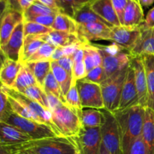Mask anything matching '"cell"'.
<instances>
[{"label": "cell", "mask_w": 154, "mask_h": 154, "mask_svg": "<svg viewBox=\"0 0 154 154\" xmlns=\"http://www.w3.org/2000/svg\"><path fill=\"white\" fill-rule=\"evenodd\" d=\"M5 1H7V0H0V3L2 2H5Z\"/></svg>", "instance_id": "58"}, {"label": "cell", "mask_w": 154, "mask_h": 154, "mask_svg": "<svg viewBox=\"0 0 154 154\" xmlns=\"http://www.w3.org/2000/svg\"><path fill=\"white\" fill-rule=\"evenodd\" d=\"M146 108L138 105L113 113L120 129L123 154H128L134 141L142 135Z\"/></svg>", "instance_id": "1"}, {"label": "cell", "mask_w": 154, "mask_h": 154, "mask_svg": "<svg viewBox=\"0 0 154 154\" xmlns=\"http://www.w3.org/2000/svg\"><path fill=\"white\" fill-rule=\"evenodd\" d=\"M99 154H111L108 152V150H107L106 148L105 147V146L102 144V145H101L100 147V150H99Z\"/></svg>", "instance_id": "55"}, {"label": "cell", "mask_w": 154, "mask_h": 154, "mask_svg": "<svg viewBox=\"0 0 154 154\" xmlns=\"http://www.w3.org/2000/svg\"><path fill=\"white\" fill-rule=\"evenodd\" d=\"M56 47L49 43H45L39 49L27 60L26 63H34L41 61H51V57Z\"/></svg>", "instance_id": "39"}, {"label": "cell", "mask_w": 154, "mask_h": 154, "mask_svg": "<svg viewBox=\"0 0 154 154\" xmlns=\"http://www.w3.org/2000/svg\"><path fill=\"white\" fill-rule=\"evenodd\" d=\"M76 83L77 81H72V86L68 91L67 94L65 96V99H66V105H67L69 108H72L81 117L83 108L82 105H81Z\"/></svg>", "instance_id": "35"}, {"label": "cell", "mask_w": 154, "mask_h": 154, "mask_svg": "<svg viewBox=\"0 0 154 154\" xmlns=\"http://www.w3.org/2000/svg\"><path fill=\"white\" fill-rule=\"evenodd\" d=\"M51 112L53 123L63 136L72 138L79 133L82 127L81 117L67 105L60 102Z\"/></svg>", "instance_id": "3"}, {"label": "cell", "mask_w": 154, "mask_h": 154, "mask_svg": "<svg viewBox=\"0 0 154 154\" xmlns=\"http://www.w3.org/2000/svg\"><path fill=\"white\" fill-rule=\"evenodd\" d=\"M5 122L22 131L28 135L31 140H38L57 136L55 132L48 125L20 117L12 111Z\"/></svg>", "instance_id": "6"}, {"label": "cell", "mask_w": 154, "mask_h": 154, "mask_svg": "<svg viewBox=\"0 0 154 154\" xmlns=\"http://www.w3.org/2000/svg\"><path fill=\"white\" fill-rule=\"evenodd\" d=\"M4 147L8 153L25 151L32 154H75L78 151L73 140L64 136L31 140L17 145Z\"/></svg>", "instance_id": "2"}, {"label": "cell", "mask_w": 154, "mask_h": 154, "mask_svg": "<svg viewBox=\"0 0 154 154\" xmlns=\"http://www.w3.org/2000/svg\"><path fill=\"white\" fill-rule=\"evenodd\" d=\"M140 28L141 35L129 54L136 57L154 54V29Z\"/></svg>", "instance_id": "19"}, {"label": "cell", "mask_w": 154, "mask_h": 154, "mask_svg": "<svg viewBox=\"0 0 154 154\" xmlns=\"http://www.w3.org/2000/svg\"><path fill=\"white\" fill-rule=\"evenodd\" d=\"M50 27L45 26L41 24L31 21H23V34L24 37L28 35H46L52 31Z\"/></svg>", "instance_id": "41"}, {"label": "cell", "mask_w": 154, "mask_h": 154, "mask_svg": "<svg viewBox=\"0 0 154 154\" xmlns=\"http://www.w3.org/2000/svg\"><path fill=\"white\" fill-rule=\"evenodd\" d=\"M141 35V28L124 26L111 27V42L123 49L130 52Z\"/></svg>", "instance_id": "11"}, {"label": "cell", "mask_w": 154, "mask_h": 154, "mask_svg": "<svg viewBox=\"0 0 154 154\" xmlns=\"http://www.w3.org/2000/svg\"><path fill=\"white\" fill-rule=\"evenodd\" d=\"M51 72L53 73L54 78L60 85L62 92L63 93V96L65 97L69 89H70L71 86H72V80H73L72 75H70L68 72H66L65 69H63L61 66H59L57 61H51Z\"/></svg>", "instance_id": "28"}, {"label": "cell", "mask_w": 154, "mask_h": 154, "mask_svg": "<svg viewBox=\"0 0 154 154\" xmlns=\"http://www.w3.org/2000/svg\"><path fill=\"white\" fill-rule=\"evenodd\" d=\"M51 29L57 31L66 32L69 33L77 34L78 23L74 20L72 17L66 14L59 12L56 15L55 20L53 23Z\"/></svg>", "instance_id": "31"}, {"label": "cell", "mask_w": 154, "mask_h": 154, "mask_svg": "<svg viewBox=\"0 0 154 154\" xmlns=\"http://www.w3.org/2000/svg\"><path fill=\"white\" fill-rule=\"evenodd\" d=\"M138 105V93L135 81V74L132 66L129 64L127 75L122 90L121 98L117 111H123L126 108Z\"/></svg>", "instance_id": "14"}, {"label": "cell", "mask_w": 154, "mask_h": 154, "mask_svg": "<svg viewBox=\"0 0 154 154\" xmlns=\"http://www.w3.org/2000/svg\"><path fill=\"white\" fill-rule=\"evenodd\" d=\"M130 66L134 70L135 81L138 93V105L144 108L147 107L148 93H147V77L145 68L143 63L142 57L130 55Z\"/></svg>", "instance_id": "13"}, {"label": "cell", "mask_w": 154, "mask_h": 154, "mask_svg": "<svg viewBox=\"0 0 154 154\" xmlns=\"http://www.w3.org/2000/svg\"><path fill=\"white\" fill-rule=\"evenodd\" d=\"M63 57H66L64 54V52H63V48H56V49L54 50V53H53L52 56L51 57V61H57L60 59L63 58Z\"/></svg>", "instance_id": "49"}, {"label": "cell", "mask_w": 154, "mask_h": 154, "mask_svg": "<svg viewBox=\"0 0 154 154\" xmlns=\"http://www.w3.org/2000/svg\"><path fill=\"white\" fill-rule=\"evenodd\" d=\"M37 1L40 2L42 3V4L48 6V7L51 8L59 11L58 7H57V0H37Z\"/></svg>", "instance_id": "50"}, {"label": "cell", "mask_w": 154, "mask_h": 154, "mask_svg": "<svg viewBox=\"0 0 154 154\" xmlns=\"http://www.w3.org/2000/svg\"><path fill=\"white\" fill-rule=\"evenodd\" d=\"M31 141V138L15 126L0 122V145L11 147Z\"/></svg>", "instance_id": "16"}, {"label": "cell", "mask_w": 154, "mask_h": 154, "mask_svg": "<svg viewBox=\"0 0 154 154\" xmlns=\"http://www.w3.org/2000/svg\"><path fill=\"white\" fill-rule=\"evenodd\" d=\"M78 152L81 154H99L102 145L100 127L83 126L79 133L72 137Z\"/></svg>", "instance_id": "9"}, {"label": "cell", "mask_w": 154, "mask_h": 154, "mask_svg": "<svg viewBox=\"0 0 154 154\" xmlns=\"http://www.w3.org/2000/svg\"><path fill=\"white\" fill-rule=\"evenodd\" d=\"M0 84H1V83H0Z\"/></svg>", "instance_id": "61"}, {"label": "cell", "mask_w": 154, "mask_h": 154, "mask_svg": "<svg viewBox=\"0 0 154 154\" xmlns=\"http://www.w3.org/2000/svg\"><path fill=\"white\" fill-rule=\"evenodd\" d=\"M22 63L7 58L0 70V83L4 87L12 88L18 74L22 67Z\"/></svg>", "instance_id": "22"}, {"label": "cell", "mask_w": 154, "mask_h": 154, "mask_svg": "<svg viewBox=\"0 0 154 154\" xmlns=\"http://www.w3.org/2000/svg\"><path fill=\"white\" fill-rule=\"evenodd\" d=\"M6 8H7V1L0 3V18H1L2 15L6 9Z\"/></svg>", "instance_id": "54"}, {"label": "cell", "mask_w": 154, "mask_h": 154, "mask_svg": "<svg viewBox=\"0 0 154 154\" xmlns=\"http://www.w3.org/2000/svg\"><path fill=\"white\" fill-rule=\"evenodd\" d=\"M45 43L46 42L43 40L41 35L26 36L20 54V63L22 64L26 63L27 60Z\"/></svg>", "instance_id": "25"}, {"label": "cell", "mask_w": 154, "mask_h": 154, "mask_svg": "<svg viewBox=\"0 0 154 154\" xmlns=\"http://www.w3.org/2000/svg\"><path fill=\"white\" fill-rule=\"evenodd\" d=\"M57 15V14H56ZM55 14L51 15H38V16H32L29 17L24 18L23 21H31V22L41 24L45 26L51 28L54 20L56 17Z\"/></svg>", "instance_id": "44"}, {"label": "cell", "mask_w": 154, "mask_h": 154, "mask_svg": "<svg viewBox=\"0 0 154 154\" xmlns=\"http://www.w3.org/2000/svg\"><path fill=\"white\" fill-rule=\"evenodd\" d=\"M6 59H7V57L5 56V53L3 52L2 49L0 48V70H1V69H2V67L4 63L5 62Z\"/></svg>", "instance_id": "52"}, {"label": "cell", "mask_w": 154, "mask_h": 154, "mask_svg": "<svg viewBox=\"0 0 154 154\" xmlns=\"http://www.w3.org/2000/svg\"><path fill=\"white\" fill-rule=\"evenodd\" d=\"M76 84L83 108H105L100 84L90 82L84 78L77 81Z\"/></svg>", "instance_id": "10"}, {"label": "cell", "mask_w": 154, "mask_h": 154, "mask_svg": "<svg viewBox=\"0 0 154 154\" xmlns=\"http://www.w3.org/2000/svg\"><path fill=\"white\" fill-rule=\"evenodd\" d=\"M90 3L85 5L82 6L79 9L76 11L74 16L72 18L78 24V25H83V24H87L91 23H102L108 25L109 26H111V25L108 23L105 20H104L102 17L96 14L92 8H90Z\"/></svg>", "instance_id": "26"}, {"label": "cell", "mask_w": 154, "mask_h": 154, "mask_svg": "<svg viewBox=\"0 0 154 154\" xmlns=\"http://www.w3.org/2000/svg\"><path fill=\"white\" fill-rule=\"evenodd\" d=\"M90 5L96 14L99 15L111 26H121L111 0H93L90 2Z\"/></svg>", "instance_id": "18"}, {"label": "cell", "mask_w": 154, "mask_h": 154, "mask_svg": "<svg viewBox=\"0 0 154 154\" xmlns=\"http://www.w3.org/2000/svg\"><path fill=\"white\" fill-rule=\"evenodd\" d=\"M0 154H8V153L7 152V150L5 149V147L1 145H0Z\"/></svg>", "instance_id": "57"}, {"label": "cell", "mask_w": 154, "mask_h": 154, "mask_svg": "<svg viewBox=\"0 0 154 154\" xmlns=\"http://www.w3.org/2000/svg\"><path fill=\"white\" fill-rule=\"evenodd\" d=\"M43 89L45 91V93L53 95L56 98H57L60 102L66 104V99H65L64 96H63L61 88H60V85L57 83V80L55 79L54 75H53L51 72L48 74V76L45 78V82H44Z\"/></svg>", "instance_id": "37"}, {"label": "cell", "mask_w": 154, "mask_h": 154, "mask_svg": "<svg viewBox=\"0 0 154 154\" xmlns=\"http://www.w3.org/2000/svg\"><path fill=\"white\" fill-rule=\"evenodd\" d=\"M57 63H58V65L60 66H61L63 69L66 71V72H69L70 75H72L73 73V59L72 57H63V58L60 59L59 60H57Z\"/></svg>", "instance_id": "47"}, {"label": "cell", "mask_w": 154, "mask_h": 154, "mask_svg": "<svg viewBox=\"0 0 154 154\" xmlns=\"http://www.w3.org/2000/svg\"><path fill=\"white\" fill-rule=\"evenodd\" d=\"M2 87L3 91L8 96H11V97L16 99L17 101H18L20 103H21L24 107H26L29 111H31L34 115L38 117L42 123L49 126L55 132L56 135L57 136H63L61 133L59 132L58 129H57L55 125L53 123L51 111L45 108V107H43L42 105L38 103L37 102H35L32 99H29V98L27 97L26 96H25L23 93L16 91L13 88L4 87L3 85H2Z\"/></svg>", "instance_id": "7"}, {"label": "cell", "mask_w": 154, "mask_h": 154, "mask_svg": "<svg viewBox=\"0 0 154 154\" xmlns=\"http://www.w3.org/2000/svg\"><path fill=\"white\" fill-rule=\"evenodd\" d=\"M23 21L18 24L9 38L7 43L2 47L7 58L14 61H19L20 54L24 41Z\"/></svg>", "instance_id": "17"}, {"label": "cell", "mask_w": 154, "mask_h": 154, "mask_svg": "<svg viewBox=\"0 0 154 154\" xmlns=\"http://www.w3.org/2000/svg\"><path fill=\"white\" fill-rule=\"evenodd\" d=\"M81 120L82 126L85 127H101L104 121V116L101 110L83 108Z\"/></svg>", "instance_id": "29"}, {"label": "cell", "mask_w": 154, "mask_h": 154, "mask_svg": "<svg viewBox=\"0 0 154 154\" xmlns=\"http://www.w3.org/2000/svg\"><path fill=\"white\" fill-rule=\"evenodd\" d=\"M8 101H9V103H10L11 111H13L14 114H17V115L20 116V117H24V118L29 119V120H35V121L42 123L40 119H39L38 117H36L35 115H34L31 111H29L26 107H24L23 105L21 103H20L18 101H17L16 99H14V98L11 97V96H8Z\"/></svg>", "instance_id": "40"}, {"label": "cell", "mask_w": 154, "mask_h": 154, "mask_svg": "<svg viewBox=\"0 0 154 154\" xmlns=\"http://www.w3.org/2000/svg\"><path fill=\"white\" fill-rule=\"evenodd\" d=\"M86 81L90 82L95 83V84H101L105 80L107 79L105 70L102 66H98L92 69L90 72L87 73V76L84 78Z\"/></svg>", "instance_id": "43"}, {"label": "cell", "mask_w": 154, "mask_h": 154, "mask_svg": "<svg viewBox=\"0 0 154 154\" xmlns=\"http://www.w3.org/2000/svg\"><path fill=\"white\" fill-rule=\"evenodd\" d=\"M18 1L19 0H7V8L14 10V8Z\"/></svg>", "instance_id": "53"}, {"label": "cell", "mask_w": 154, "mask_h": 154, "mask_svg": "<svg viewBox=\"0 0 154 154\" xmlns=\"http://www.w3.org/2000/svg\"><path fill=\"white\" fill-rule=\"evenodd\" d=\"M142 138L147 154H154V111L147 108H146Z\"/></svg>", "instance_id": "24"}, {"label": "cell", "mask_w": 154, "mask_h": 154, "mask_svg": "<svg viewBox=\"0 0 154 154\" xmlns=\"http://www.w3.org/2000/svg\"><path fill=\"white\" fill-rule=\"evenodd\" d=\"M0 48H1V39H0Z\"/></svg>", "instance_id": "60"}, {"label": "cell", "mask_w": 154, "mask_h": 154, "mask_svg": "<svg viewBox=\"0 0 154 154\" xmlns=\"http://www.w3.org/2000/svg\"><path fill=\"white\" fill-rule=\"evenodd\" d=\"M83 51L84 63L87 73L94 68L102 66V57L98 47L90 45V43L86 44L83 48Z\"/></svg>", "instance_id": "27"}, {"label": "cell", "mask_w": 154, "mask_h": 154, "mask_svg": "<svg viewBox=\"0 0 154 154\" xmlns=\"http://www.w3.org/2000/svg\"><path fill=\"white\" fill-rule=\"evenodd\" d=\"M142 6L136 0H128L123 13V26L128 27L140 26L144 21Z\"/></svg>", "instance_id": "20"}, {"label": "cell", "mask_w": 154, "mask_h": 154, "mask_svg": "<svg viewBox=\"0 0 154 154\" xmlns=\"http://www.w3.org/2000/svg\"><path fill=\"white\" fill-rule=\"evenodd\" d=\"M118 48L120 47L118 46ZM118 48H114V50H111V48H104L103 47L99 48L102 57V66L105 70L107 78L129 66V53L126 54V52L121 51L124 49H118Z\"/></svg>", "instance_id": "8"}, {"label": "cell", "mask_w": 154, "mask_h": 154, "mask_svg": "<svg viewBox=\"0 0 154 154\" xmlns=\"http://www.w3.org/2000/svg\"><path fill=\"white\" fill-rule=\"evenodd\" d=\"M128 154H147L145 144L143 140L142 135L134 141L131 145Z\"/></svg>", "instance_id": "45"}, {"label": "cell", "mask_w": 154, "mask_h": 154, "mask_svg": "<svg viewBox=\"0 0 154 154\" xmlns=\"http://www.w3.org/2000/svg\"><path fill=\"white\" fill-rule=\"evenodd\" d=\"M136 1H137V0H136Z\"/></svg>", "instance_id": "62"}, {"label": "cell", "mask_w": 154, "mask_h": 154, "mask_svg": "<svg viewBox=\"0 0 154 154\" xmlns=\"http://www.w3.org/2000/svg\"><path fill=\"white\" fill-rule=\"evenodd\" d=\"M104 121L100 127L102 143L111 154H123L121 135L115 116L108 110L101 109Z\"/></svg>", "instance_id": "5"}, {"label": "cell", "mask_w": 154, "mask_h": 154, "mask_svg": "<svg viewBox=\"0 0 154 154\" xmlns=\"http://www.w3.org/2000/svg\"><path fill=\"white\" fill-rule=\"evenodd\" d=\"M140 26L143 29H154V7L149 11L144 23Z\"/></svg>", "instance_id": "48"}, {"label": "cell", "mask_w": 154, "mask_h": 154, "mask_svg": "<svg viewBox=\"0 0 154 154\" xmlns=\"http://www.w3.org/2000/svg\"><path fill=\"white\" fill-rule=\"evenodd\" d=\"M84 46L80 48L72 56L74 62L73 73H72L73 80L72 81H77L78 80L83 79L87 75L85 65L84 63V51H83Z\"/></svg>", "instance_id": "34"}, {"label": "cell", "mask_w": 154, "mask_h": 154, "mask_svg": "<svg viewBox=\"0 0 154 154\" xmlns=\"http://www.w3.org/2000/svg\"><path fill=\"white\" fill-rule=\"evenodd\" d=\"M24 64L31 71L38 84L43 88L45 78L51 72V61L34 62V63H26Z\"/></svg>", "instance_id": "32"}, {"label": "cell", "mask_w": 154, "mask_h": 154, "mask_svg": "<svg viewBox=\"0 0 154 154\" xmlns=\"http://www.w3.org/2000/svg\"><path fill=\"white\" fill-rule=\"evenodd\" d=\"M93 0H57V7L60 12L73 17L78 9Z\"/></svg>", "instance_id": "36"}, {"label": "cell", "mask_w": 154, "mask_h": 154, "mask_svg": "<svg viewBox=\"0 0 154 154\" xmlns=\"http://www.w3.org/2000/svg\"><path fill=\"white\" fill-rule=\"evenodd\" d=\"M129 66L107 78L100 84L105 109L112 113L117 111L119 108L122 90Z\"/></svg>", "instance_id": "4"}, {"label": "cell", "mask_w": 154, "mask_h": 154, "mask_svg": "<svg viewBox=\"0 0 154 154\" xmlns=\"http://www.w3.org/2000/svg\"><path fill=\"white\" fill-rule=\"evenodd\" d=\"M21 93L24 94L29 97V99H32L35 102H37L42 106L45 107L50 111L49 102H48V96L44 89L39 85H33L27 87Z\"/></svg>", "instance_id": "33"}, {"label": "cell", "mask_w": 154, "mask_h": 154, "mask_svg": "<svg viewBox=\"0 0 154 154\" xmlns=\"http://www.w3.org/2000/svg\"><path fill=\"white\" fill-rule=\"evenodd\" d=\"M75 154H81V153H79V152H78H78H77V153H75Z\"/></svg>", "instance_id": "59"}, {"label": "cell", "mask_w": 154, "mask_h": 154, "mask_svg": "<svg viewBox=\"0 0 154 154\" xmlns=\"http://www.w3.org/2000/svg\"><path fill=\"white\" fill-rule=\"evenodd\" d=\"M142 7H149L154 3V0H137Z\"/></svg>", "instance_id": "51"}, {"label": "cell", "mask_w": 154, "mask_h": 154, "mask_svg": "<svg viewBox=\"0 0 154 154\" xmlns=\"http://www.w3.org/2000/svg\"><path fill=\"white\" fill-rule=\"evenodd\" d=\"M147 77L148 101L147 108L154 111V54L141 56Z\"/></svg>", "instance_id": "23"}, {"label": "cell", "mask_w": 154, "mask_h": 154, "mask_svg": "<svg viewBox=\"0 0 154 154\" xmlns=\"http://www.w3.org/2000/svg\"><path fill=\"white\" fill-rule=\"evenodd\" d=\"M114 8L117 13L118 19L120 20V25L123 26V13H124L125 8L127 5L128 0H111Z\"/></svg>", "instance_id": "46"}, {"label": "cell", "mask_w": 154, "mask_h": 154, "mask_svg": "<svg viewBox=\"0 0 154 154\" xmlns=\"http://www.w3.org/2000/svg\"><path fill=\"white\" fill-rule=\"evenodd\" d=\"M111 27L102 23L78 25L77 35L83 43L88 44L93 41H110Z\"/></svg>", "instance_id": "12"}, {"label": "cell", "mask_w": 154, "mask_h": 154, "mask_svg": "<svg viewBox=\"0 0 154 154\" xmlns=\"http://www.w3.org/2000/svg\"><path fill=\"white\" fill-rule=\"evenodd\" d=\"M59 11L54 10L48 6L45 5L40 2L35 1L23 13V16L24 18L29 17L32 16H38V15H51L57 14L59 13Z\"/></svg>", "instance_id": "38"}, {"label": "cell", "mask_w": 154, "mask_h": 154, "mask_svg": "<svg viewBox=\"0 0 154 154\" xmlns=\"http://www.w3.org/2000/svg\"><path fill=\"white\" fill-rule=\"evenodd\" d=\"M23 21V16L22 13L6 8L0 18L1 48L7 43L17 26Z\"/></svg>", "instance_id": "15"}, {"label": "cell", "mask_w": 154, "mask_h": 154, "mask_svg": "<svg viewBox=\"0 0 154 154\" xmlns=\"http://www.w3.org/2000/svg\"><path fill=\"white\" fill-rule=\"evenodd\" d=\"M41 37L46 43L54 45L56 48H65L75 44L83 43L77 34L66 32L54 30L46 35H42ZM86 44V43H85Z\"/></svg>", "instance_id": "21"}, {"label": "cell", "mask_w": 154, "mask_h": 154, "mask_svg": "<svg viewBox=\"0 0 154 154\" xmlns=\"http://www.w3.org/2000/svg\"><path fill=\"white\" fill-rule=\"evenodd\" d=\"M8 154H32V153H28V152H25V151H12V152H9Z\"/></svg>", "instance_id": "56"}, {"label": "cell", "mask_w": 154, "mask_h": 154, "mask_svg": "<svg viewBox=\"0 0 154 154\" xmlns=\"http://www.w3.org/2000/svg\"><path fill=\"white\" fill-rule=\"evenodd\" d=\"M11 111L8 98L3 91L2 84H0V122H5L8 114Z\"/></svg>", "instance_id": "42"}, {"label": "cell", "mask_w": 154, "mask_h": 154, "mask_svg": "<svg viewBox=\"0 0 154 154\" xmlns=\"http://www.w3.org/2000/svg\"><path fill=\"white\" fill-rule=\"evenodd\" d=\"M37 81L31 71L25 64H23L12 88L16 91L22 93L27 87H30V86L37 85Z\"/></svg>", "instance_id": "30"}]
</instances>
